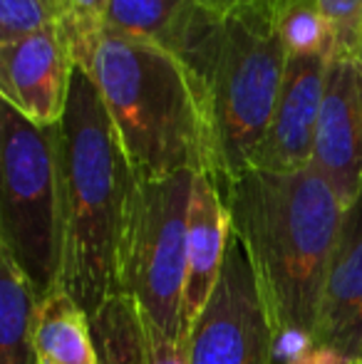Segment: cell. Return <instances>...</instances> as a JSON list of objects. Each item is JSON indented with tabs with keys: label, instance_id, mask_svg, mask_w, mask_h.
Segmentation results:
<instances>
[{
	"label": "cell",
	"instance_id": "1",
	"mask_svg": "<svg viewBox=\"0 0 362 364\" xmlns=\"http://www.w3.org/2000/svg\"><path fill=\"white\" fill-rule=\"evenodd\" d=\"M223 196L271 322L275 362L290 364L310 347L348 206L313 166L246 168Z\"/></svg>",
	"mask_w": 362,
	"mask_h": 364
},
{
	"label": "cell",
	"instance_id": "2",
	"mask_svg": "<svg viewBox=\"0 0 362 364\" xmlns=\"http://www.w3.org/2000/svg\"><path fill=\"white\" fill-rule=\"evenodd\" d=\"M55 144L65 216L60 288L92 317L122 290V258L142 181L100 90L80 68L63 119L55 124Z\"/></svg>",
	"mask_w": 362,
	"mask_h": 364
},
{
	"label": "cell",
	"instance_id": "3",
	"mask_svg": "<svg viewBox=\"0 0 362 364\" xmlns=\"http://www.w3.org/2000/svg\"><path fill=\"white\" fill-rule=\"evenodd\" d=\"M166 50L186 63L206 97L213 178L226 186L246 168L271 124L288 55L278 33V0L221 8L191 0Z\"/></svg>",
	"mask_w": 362,
	"mask_h": 364
},
{
	"label": "cell",
	"instance_id": "4",
	"mask_svg": "<svg viewBox=\"0 0 362 364\" xmlns=\"http://www.w3.org/2000/svg\"><path fill=\"white\" fill-rule=\"evenodd\" d=\"M78 68L100 90L139 181L181 171L213 176L206 97L179 55L102 30Z\"/></svg>",
	"mask_w": 362,
	"mask_h": 364
},
{
	"label": "cell",
	"instance_id": "5",
	"mask_svg": "<svg viewBox=\"0 0 362 364\" xmlns=\"http://www.w3.org/2000/svg\"><path fill=\"white\" fill-rule=\"evenodd\" d=\"M0 250L35 297L60 288L65 216L55 127H38L3 102L0 114Z\"/></svg>",
	"mask_w": 362,
	"mask_h": 364
},
{
	"label": "cell",
	"instance_id": "6",
	"mask_svg": "<svg viewBox=\"0 0 362 364\" xmlns=\"http://www.w3.org/2000/svg\"><path fill=\"white\" fill-rule=\"evenodd\" d=\"M193 178V171H181L142 181L122 258L119 295L134 297L147 315L179 342H186L181 337V295Z\"/></svg>",
	"mask_w": 362,
	"mask_h": 364
},
{
	"label": "cell",
	"instance_id": "7",
	"mask_svg": "<svg viewBox=\"0 0 362 364\" xmlns=\"http://www.w3.org/2000/svg\"><path fill=\"white\" fill-rule=\"evenodd\" d=\"M188 364H278L266 307L233 233L216 290L188 335Z\"/></svg>",
	"mask_w": 362,
	"mask_h": 364
},
{
	"label": "cell",
	"instance_id": "8",
	"mask_svg": "<svg viewBox=\"0 0 362 364\" xmlns=\"http://www.w3.org/2000/svg\"><path fill=\"white\" fill-rule=\"evenodd\" d=\"M345 206L362 193V60L333 55L315 129L313 164Z\"/></svg>",
	"mask_w": 362,
	"mask_h": 364
},
{
	"label": "cell",
	"instance_id": "9",
	"mask_svg": "<svg viewBox=\"0 0 362 364\" xmlns=\"http://www.w3.org/2000/svg\"><path fill=\"white\" fill-rule=\"evenodd\" d=\"M78 70L58 25L0 45V95L38 127L60 124Z\"/></svg>",
	"mask_w": 362,
	"mask_h": 364
},
{
	"label": "cell",
	"instance_id": "10",
	"mask_svg": "<svg viewBox=\"0 0 362 364\" xmlns=\"http://www.w3.org/2000/svg\"><path fill=\"white\" fill-rule=\"evenodd\" d=\"M330 58H288L271 124L251 159V168L300 171L313 164L315 129Z\"/></svg>",
	"mask_w": 362,
	"mask_h": 364
},
{
	"label": "cell",
	"instance_id": "11",
	"mask_svg": "<svg viewBox=\"0 0 362 364\" xmlns=\"http://www.w3.org/2000/svg\"><path fill=\"white\" fill-rule=\"evenodd\" d=\"M231 233V213L223 188L211 173H196L188 203L186 280L181 295V337L186 342L216 290Z\"/></svg>",
	"mask_w": 362,
	"mask_h": 364
},
{
	"label": "cell",
	"instance_id": "12",
	"mask_svg": "<svg viewBox=\"0 0 362 364\" xmlns=\"http://www.w3.org/2000/svg\"><path fill=\"white\" fill-rule=\"evenodd\" d=\"M100 364H188V345L169 337L129 295H115L90 317Z\"/></svg>",
	"mask_w": 362,
	"mask_h": 364
},
{
	"label": "cell",
	"instance_id": "13",
	"mask_svg": "<svg viewBox=\"0 0 362 364\" xmlns=\"http://www.w3.org/2000/svg\"><path fill=\"white\" fill-rule=\"evenodd\" d=\"M30 340L35 364H100L90 315L65 288L38 297Z\"/></svg>",
	"mask_w": 362,
	"mask_h": 364
},
{
	"label": "cell",
	"instance_id": "14",
	"mask_svg": "<svg viewBox=\"0 0 362 364\" xmlns=\"http://www.w3.org/2000/svg\"><path fill=\"white\" fill-rule=\"evenodd\" d=\"M35 302L33 285L0 250V364H35L30 340Z\"/></svg>",
	"mask_w": 362,
	"mask_h": 364
},
{
	"label": "cell",
	"instance_id": "15",
	"mask_svg": "<svg viewBox=\"0 0 362 364\" xmlns=\"http://www.w3.org/2000/svg\"><path fill=\"white\" fill-rule=\"evenodd\" d=\"M191 0H110L105 30L166 48Z\"/></svg>",
	"mask_w": 362,
	"mask_h": 364
},
{
	"label": "cell",
	"instance_id": "16",
	"mask_svg": "<svg viewBox=\"0 0 362 364\" xmlns=\"http://www.w3.org/2000/svg\"><path fill=\"white\" fill-rule=\"evenodd\" d=\"M278 33L288 58H333L335 53L318 0H278Z\"/></svg>",
	"mask_w": 362,
	"mask_h": 364
},
{
	"label": "cell",
	"instance_id": "17",
	"mask_svg": "<svg viewBox=\"0 0 362 364\" xmlns=\"http://www.w3.org/2000/svg\"><path fill=\"white\" fill-rule=\"evenodd\" d=\"M55 5H58V28L65 43L70 45L75 65H80L105 30L110 0H55Z\"/></svg>",
	"mask_w": 362,
	"mask_h": 364
},
{
	"label": "cell",
	"instance_id": "18",
	"mask_svg": "<svg viewBox=\"0 0 362 364\" xmlns=\"http://www.w3.org/2000/svg\"><path fill=\"white\" fill-rule=\"evenodd\" d=\"M58 25L55 0H0V45Z\"/></svg>",
	"mask_w": 362,
	"mask_h": 364
},
{
	"label": "cell",
	"instance_id": "19",
	"mask_svg": "<svg viewBox=\"0 0 362 364\" xmlns=\"http://www.w3.org/2000/svg\"><path fill=\"white\" fill-rule=\"evenodd\" d=\"M333 33L338 58H360L362 45V0H318Z\"/></svg>",
	"mask_w": 362,
	"mask_h": 364
},
{
	"label": "cell",
	"instance_id": "20",
	"mask_svg": "<svg viewBox=\"0 0 362 364\" xmlns=\"http://www.w3.org/2000/svg\"><path fill=\"white\" fill-rule=\"evenodd\" d=\"M201 5H211V8H221V5H228V3H238V0H198Z\"/></svg>",
	"mask_w": 362,
	"mask_h": 364
},
{
	"label": "cell",
	"instance_id": "21",
	"mask_svg": "<svg viewBox=\"0 0 362 364\" xmlns=\"http://www.w3.org/2000/svg\"><path fill=\"white\" fill-rule=\"evenodd\" d=\"M360 60H362V45H360Z\"/></svg>",
	"mask_w": 362,
	"mask_h": 364
}]
</instances>
